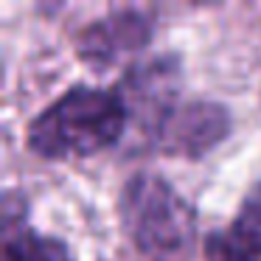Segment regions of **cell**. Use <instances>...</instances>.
<instances>
[{
    "instance_id": "obj_1",
    "label": "cell",
    "mask_w": 261,
    "mask_h": 261,
    "mask_svg": "<svg viewBox=\"0 0 261 261\" xmlns=\"http://www.w3.org/2000/svg\"><path fill=\"white\" fill-rule=\"evenodd\" d=\"M126 118V107L115 90L76 85L31 121L25 141L42 160L90 158L118 141Z\"/></svg>"
},
{
    "instance_id": "obj_2",
    "label": "cell",
    "mask_w": 261,
    "mask_h": 261,
    "mask_svg": "<svg viewBox=\"0 0 261 261\" xmlns=\"http://www.w3.org/2000/svg\"><path fill=\"white\" fill-rule=\"evenodd\" d=\"M118 214L129 242L146 261H191L197 216L160 174H132L121 191Z\"/></svg>"
},
{
    "instance_id": "obj_3",
    "label": "cell",
    "mask_w": 261,
    "mask_h": 261,
    "mask_svg": "<svg viewBox=\"0 0 261 261\" xmlns=\"http://www.w3.org/2000/svg\"><path fill=\"white\" fill-rule=\"evenodd\" d=\"M180 85H182L180 62L174 57H154L149 62L132 68L121 79V85L115 87V93L124 101L126 115H132L138 121V126L152 138L166 124V118L180 107L177 104Z\"/></svg>"
},
{
    "instance_id": "obj_4",
    "label": "cell",
    "mask_w": 261,
    "mask_h": 261,
    "mask_svg": "<svg viewBox=\"0 0 261 261\" xmlns=\"http://www.w3.org/2000/svg\"><path fill=\"white\" fill-rule=\"evenodd\" d=\"M152 40V17L138 9H115L76 34V54L82 62L96 70H107L110 65L141 51Z\"/></svg>"
},
{
    "instance_id": "obj_5",
    "label": "cell",
    "mask_w": 261,
    "mask_h": 261,
    "mask_svg": "<svg viewBox=\"0 0 261 261\" xmlns=\"http://www.w3.org/2000/svg\"><path fill=\"white\" fill-rule=\"evenodd\" d=\"M227 132H230V115L222 104L188 101L166 118V124L152 135V141L166 154L197 160L225 141Z\"/></svg>"
},
{
    "instance_id": "obj_6",
    "label": "cell",
    "mask_w": 261,
    "mask_h": 261,
    "mask_svg": "<svg viewBox=\"0 0 261 261\" xmlns=\"http://www.w3.org/2000/svg\"><path fill=\"white\" fill-rule=\"evenodd\" d=\"M3 261H73V255L65 242L20 225L3 230Z\"/></svg>"
},
{
    "instance_id": "obj_7",
    "label": "cell",
    "mask_w": 261,
    "mask_h": 261,
    "mask_svg": "<svg viewBox=\"0 0 261 261\" xmlns=\"http://www.w3.org/2000/svg\"><path fill=\"white\" fill-rule=\"evenodd\" d=\"M233 236L247 250L261 255V182H255L244 194L242 205H239V214L233 219Z\"/></svg>"
},
{
    "instance_id": "obj_8",
    "label": "cell",
    "mask_w": 261,
    "mask_h": 261,
    "mask_svg": "<svg viewBox=\"0 0 261 261\" xmlns=\"http://www.w3.org/2000/svg\"><path fill=\"white\" fill-rule=\"evenodd\" d=\"M205 258L208 261H258V255L244 247L233 233H211L205 239Z\"/></svg>"
}]
</instances>
